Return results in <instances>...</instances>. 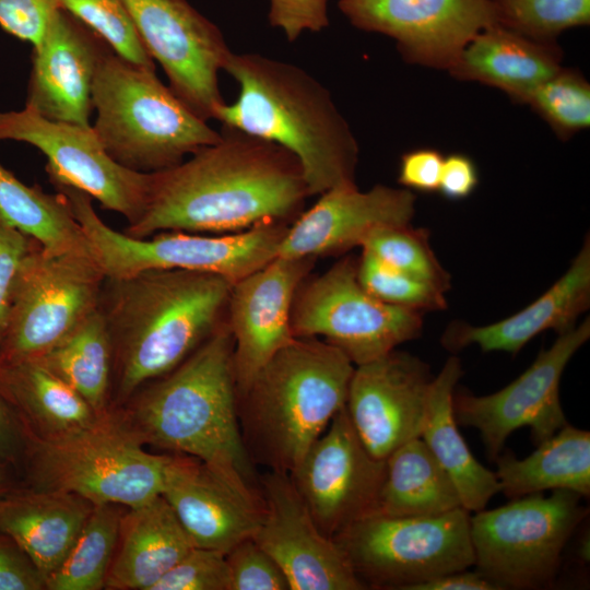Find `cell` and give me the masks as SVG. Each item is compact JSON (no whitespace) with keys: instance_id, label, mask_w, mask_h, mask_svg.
Instances as JSON below:
<instances>
[{"instance_id":"8d00e7d4","label":"cell","mask_w":590,"mask_h":590,"mask_svg":"<svg viewBox=\"0 0 590 590\" xmlns=\"http://www.w3.org/2000/svg\"><path fill=\"white\" fill-rule=\"evenodd\" d=\"M527 104L560 139L590 126V84L575 69L560 67L532 92Z\"/></svg>"},{"instance_id":"1f68e13d","label":"cell","mask_w":590,"mask_h":590,"mask_svg":"<svg viewBox=\"0 0 590 590\" xmlns=\"http://www.w3.org/2000/svg\"><path fill=\"white\" fill-rule=\"evenodd\" d=\"M0 221L32 237L47 252L93 256L64 197L23 184L1 164Z\"/></svg>"},{"instance_id":"3957f363","label":"cell","mask_w":590,"mask_h":590,"mask_svg":"<svg viewBox=\"0 0 590 590\" xmlns=\"http://www.w3.org/2000/svg\"><path fill=\"white\" fill-rule=\"evenodd\" d=\"M233 350L224 320L180 365L142 387L123 417L143 444L194 457L262 498L238 422Z\"/></svg>"},{"instance_id":"7c38bea8","label":"cell","mask_w":590,"mask_h":590,"mask_svg":"<svg viewBox=\"0 0 590 590\" xmlns=\"http://www.w3.org/2000/svg\"><path fill=\"white\" fill-rule=\"evenodd\" d=\"M291 329L294 337H322L357 366L418 338L423 317L371 296L358 281L357 261L346 257L302 282L292 305Z\"/></svg>"},{"instance_id":"cb8c5ba5","label":"cell","mask_w":590,"mask_h":590,"mask_svg":"<svg viewBox=\"0 0 590 590\" xmlns=\"http://www.w3.org/2000/svg\"><path fill=\"white\" fill-rule=\"evenodd\" d=\"M589 306L590 239L587 235L567 271L526 308L486 326L452 322L444 331L440 342L444 349L452 353L477 345L483 352L517 354L546 330L562 334L573 329Z\"/></svg>"},{"instance_id":"603a6c76","label":"cell","mask_w":590,"mask_h":590,"mask_svg":"<svg viewBox=\"0 0 590 590\" xmlns=\"http://www.w3.org/2000/svg\"><path fill=\"white\" fill-rule=\"evenodd\" d=\"M161 495L197 547L227 553L253 536L263 500L248 495L199 459L167 456Z\"/></svg>"},{"instance_id":"6da1fadb","label":"cell","mask_w":590,"mask_h":590,"mask_svg":"<svg viewBox=\"0 0 590 590\" xmlns=\"http://www.w3.org/2000/svg\"><path fill=\"white\" fill-rule=\"evenodd\" d=\"M310 197L303 168L283 146L223 127L221 139L188 161L152 173L148 203L123 232L237 233L286 222Z\"/></svg>"},{"instance_id":"52a82bcc","label":"cell","mask_w":590,"mask_h":590,"mask_svg":"<svg viewBox=\"0 0 590 590\" xmlns=\"http://www.w3.org/2000/svg\"><path fill=\"white\" fill-rule=\"evenodd\" d=\"M142 445L123 416L106 410L78 432L30 438L22 481L28 487L79 495L93 505L135 507L161 495L167 459Z\"/></svg>"},{"instance_id":"60d3db41","label":"cell","mask_w":590,"mask_h":590,"mask_svg":"<svg viewBox=\"0 0 590 590\" xmlns=\"http://www.w3.org/2000/svg\"><path fill=\"white\" fill-rule=\"evenodd\" d=\"M231 590H290L275 560L248 538L226 553Z\"/></svg>"},{"instance_id":"2e32d148","label":"cell","mask_w":590,"mask_h":590,"mask_svg":"<svg viewBox=\"0 0 590 590\" xmlns=\"http://www.w3.org/2000/svg\"><path fill=\"white\" fill-rule=\"evenodd\" d=\"M288 475L320 531L332 539L378 512L386 460L366 449L344 406Z\"/></svg>"},{"instance_id":"30bf717a","label":"cell","mask_w":590,"mask_h":590,"mask_svg":"<svg viewBox=\"0 0 590 590\" xmlns=\"http://www.w3.org/2000/svg\"><path fill=\"white\" fill-rule=\"evenodd\" d=\"M579 494L555 489L511 499L470 516L474 566L505 589H539L555 579L562 553L588 508Z\"/></svg>"},{"instance_id":"ee69618b","label":"cell","mask_w":590,"mask_h":590,"mask_svg":"<svg viewBox=\"0 0 590 590\" xmlns=\"http://www.w3.org/2000/svg\"><path fill=\"white\" fill-rule=\"evenodd\" d=\"M269 23L280 28L288 42L303 32H320L329 25L328 0H269Z\"/></svg>"},{"instance_id":"bcb514c9","label":"cell","mask_w":590,"mask_h":590,"mask_svg":"<svg viewBox=\"0 0 590 590\" xmlns=\"http://www.w3.org/2000/svg\"><path fill=\"white\" fill-rule=\"evenodd\" d=\"M444 156L434 149H416L400 158L398 181L408 190H438Z\"/></svg>"},{"instance_id":"ba28073f","label":"cell","mask_w":590,"mask_h":590,"mask_svg":"<svg viewBox=\"0 0 590 590\" xmlns=\"http://www.w3.org/2000/svg\"><path fill=\"white\" fill-rule=\"evenodd\" d=\"M52 186L69 203L107 279L154 269H182L219 274L234 284L278 256L288 228L286 222H267L231 234L170 231L133 238L108 226L84 191L61 182Z\"/></svg>"},{"instance_id":"f35d334b","label":"cell","mask_w":590,"mask_h":590,"mask_svg":"<svg viewBox=\"0 0 590 590\" xmlns=\"http://www.w3.org/2000/svg\"><path fill=\"white\" fill-rule=\"evenodd\" d=\"M357 278L371 296L385 304L421 314L447 308L445 291L394 270L364 251L357 260Z\"/></svg>"},{"instance_id":"ffe728a7","label":"cell","mask_w":590,"mask_h":590,"mask_svg":"<svg viewBox=\"0 0 590 590\" xmlns=\"http://www.w3.org/2000/svg\"><path fill=\"white\" fill-rule=\"evenodd\" d=\"M315 260L275 257L233 284L225 320L234 341L237 394L295 338L291 329L293 300Z\"/></svg>"},{"instance_id":"e0dca14e","label":"cell","mask_w":590,"mask_h":590,"mask_svg":"<svg viewBox=\"0 0 590 590\" xmlns=\"http://www.w3.org/2000/svg\"><path fill=\"white\" fill-rule=\"evenodd\" d=\"M338 8L356 28L394 39L408 62L445 70L497 25L491 0H339Z\"/></svg>"},{"instance_id":"d6a6232c","label":"cell","mask_w":590,"mask_h":590,"mask_svg":"<svg viewBox=\"0 0 590 590\" xmlns=\"http://www.w3.org/2000/svg\"><path fill=\"white\" fill-rule=\"evenodd\" d=\"M38 359L97 413L107 410L113 344L98 307Z\"/></svg>"},{"instance_id":"277c9868","label":"cell","mask_w":590,"mask_h":590,"mask_svg":"<svg viewBox=\"0 0 590 590\" xmlns=\"http://www.w3.org/2000/svg\"><path fill=\"white\" fill-rule=\"evenodd\" d=\"M223 71L238 84L213 119L274 142L298 160L309 196L355 184L358 143L329 90L303 68L260 54L231 52Z\"/></svg>"},{"instance_id":"8fae6325","label":"cell","mask_w":590,"mask_h":590,"mask_svg":"<svg viewBox=\"0 0 590 590\" xmlns=\"http://www.w3.org/2000/svg\"><path fill=\"white\" fill-rule=\"evenodd\" d=\"M105 273L93 256L50 253L23 261L0 343V365L38 358L99 307Z\"/></svg>"},{"instance_id":"836d02e7","label":"cell","mask_w":590,"mask_h":590,"mask_svg":"<svg viewBox=\"0 0 590 590\" xmlns=\"http://www.w3.org/2000/svg\"><path fill=\"white\" fill-rule=\"evenodd\" d=\"M122 511L119 505H94L74 543L50 574L48 590H99L116 551Z\"/></svg>"},{"instance_id":"4fadbf2b","label":"cell","mask_w":590,"mask_h":590,"mask_svg":"<svg viewBox=\"0 0 590 590\" xmlns=\"http://www.w3.org/2000/svg\"><path fill=\"white\" fill-rule=\"evenodd\" d=\"M28 143L47 158L50 182L75 187L102 208L121 214L128 225L143 214L152 173H139L115 162L92 126L49 120L28 107L0 111V141Z\"/></svg>"},{"instance_id":"f546056e","label":"cell","mask_w":590,"mask_h":590,"mask_svg":"<svg viewBox=\"0 0 590 590\" xmlns=\"http://www.w3.org/2000/svg\"><path fill=\"white\" fill-rule=\"evenodd\" d=\"M500 492L510 499L567 489L590 496V433L569 424L538 445L527 458L510 451L496 458Z\"/></svg>"},{"instance_id":"44dd1931","label":"cell","mask_w":590,"mask_h":590,"mask_svg":"<svg viewBox=\"0 0 590 590\" xmlns=\"http://www.w3.org/2000/svg\"><path fill=\"white\" fill-rule=\"evenodd\" d=\"M110 47L62 8L33 45L25 106L54 121L91 126L92 85Z\"/></svg>"},{"instance_id":"4316f807","label":"cell","mask_w":590,"mask_h":590,"mask_svg":"<svg viewBox=\"0 0 590 590\" xmlns=\"http://www.w3.org/2000/svg\"><path fill=\"white\" fill-rule=\"evenodd\" d=\"M556 42H540L495 25L477 34L461 51L449 73L461 81L496 87L516 103L527 104L532 92L562 66Z\"/></svg>"},{"instance_id":"83f0119b","label":"cell","mask_w":590,"mask_h":590,"mask_svg":"<svg viewBox=\"0 0 590 590\" xmlns=\"http://www.w3.org/2000/svg\"><path fill=\"white\" fill-rule=\"evenodd\" d=\"M462 374L460 359L451 356L433 378L421 438L455 483L462 507L475 512L486 508L500 485L495 472L475 459L458 429L452 398Z\"/></svg>"},{"instance_id":"c3c4849f","label":"cell","mask_w":590,"mask_h":590,"mask_svg":"<svg viewBox=\"0 0 590 590\" xmlns=\"http://www.w3.org/2000/svg\"><path fill=\"white\" fill-rule=\"evenodd\" d=\"M479 184V172L471 157L453 153L444 157L438 190L449 200H462L473 193Z\"/></svg>"},{"instance_id":"74e56055","label":"cell","mask_w":590,"mask_h":590,"mask_svg":"<svg viewBox=\"0 0 590 590\" xmlns=\"http://www.w3.org/2000/svg\"><path fill=\"white\" fill-rule=\"evenodd\" d=\"M59 4L97 34L117 56L155 70V62L122 0H59Z\"/></svg>"},{"instance_id":"d590c367","label":"cell","mask_w":590,"mask_h":590,"mask_svg":"<svg viewBox=\"0 0 590 590\" xmlns=\"http://www.w3.org/2000/svg\"><path fill=\"white\" fill-rule=\"evenodd\" d=\"M497 25L554 43L564 31L590 23V0H491Z\"/></svg>"},{"instance_id":"ac0fdd59","label":"cell","mask_w":590,"mask_h":590,"mask_svg":"<svg viewBox=\"0 0 590 590\" xmlns=\"http://www.w3.org/2000/svg\"><path fill=\"white\" fill-rule=\"evenodd\" d=\"M263 516L255 541L275 560L290 590H364L335 542L316 524L287 473L259 474Z\"/></svg>"},{"instance_id":"7bdbcfd3","label":"cell","mask_w":590,"mask_h":590,"mask_svg":"<svg viewBox=\"0 0 590 590\" xmlns=\"http://www.w3.org/2000/svg\"><path fill=\"white\" fill-rule=\"evenodd\" d=\"M37 245L32 237L0 221V343L17 273L27 255Z\"/></svg>"},{"instance_id":"ab89813d","label":"cell","mask_w":590,"mask_h":590,"mask_svg":"<svg viewBox=\"0 0 590 590\" xmlns=\"http://www.w3.org/2000/svg\"><path fill=\"white\" fill-rule=\"evenodd\" d=\"M152 590H231L226 553L194 546Z\"/></svg>"},{"instance_id":"7a4b0ae2","label":"cell","mask_w":590,"mask_h":590,"mask_svg":"<svg viewBox=\"0 0 590 590\" xmlns=\"http://www.w3.org/2000/svg\"><path fill=\"white\" fill-rule=\"evenodd\" d=\"M233 283L214 273L154 269L105 279L99 308L113 344L117 394L168 374L221 326Z\"/></svg>"},{"instance_id":"f6af8a7d","label":"cell","mask_w":590,"mask_h":590,"mask_svg":"<svg viewBox=\"0 0 590 590\" xmlns=\"http://www.w3.org/2000/svg\"><path fill=\"white\" fill-rule=\"evenodd\" d=\"M45 581L28 556L0 532V590H43Z\"/></svg>"},{"instance_id":"5b68a950","label":"cell","mask_w":590,"mask_h":590,"mask_svg":"<svg viewBox=\"0 0 590 590\" xmlns=\"http://www.w3.org/2000/svg\"><path fill=\"white\" fill-rule=\"evenodd\" d=\"M354 364L315 337H295L237 394L245 448L267 470L291 473L345 406Z\"/></svg>"},{"instance_id":"f907efd6","label":"cell","mask_w":590,"mask_h":590,"mask_svg":"<svg viewBox=\"0 0 590 590\" xmlns=\"http://www.w3.org/2000/svg\"><path fill=\"white\" fill-rule=\"evenodd\" d=\"M19 472L5 464H0V495L24 486Z\"/></svg>"},{"instance_id":"d6986e66","label":"cell","mask_w":590,"mask_h":590,"mask_svg":"<svg viewBox=\"0 0 590 590\" xmlns=\"http://www.w3.org/2000/svg\"><path fill=\"white\" fill-rule=\"evenodd\" d=\"M434 376L417 356L393 350L357 365L345 409L366 449L377 459L421 437Z\"/></svg>"},{"instance_id":"484cf974","label":"cell","mask_w":590,"mask_h":590,"mask_svg":"<svg viewBox=\"0 0 590 590\" xmlns=\"http://www.w3.org/2000/svg\"><path fill=\"white\" fill-rule=\"evenodd\" d=\"M192 547L188 533L162 495L122 514L105 588L152 590Z\"/></svg>"},{"instance_id":"7dc6e473","label":"cell","mask_w":590,"mask_h":590,"mask_svg":"<svg viewBox=\"0 0 590 590\" xmlns=\"http://www.w3.org/2000/svg\"><path fill=\"white\" fill-rule=\"evenodd\" d=\"M30 435L17 413L0 396V464L21 473Z\"/></svg>"},{"instance_id":"5bb4252c","label":"cell","mask_w":590,"mask_h":590,"mask_svg":"<svg viewBox=\"0 0 590 590\" xmlns=\"http://www.w3.org/2000/svg\"><path fill=\"white\" fill-rule=\"evenodd\" d=\"M589 338L587 318L558 334L518 378L499 391L487 396L453 393L452 409L458 425L480 433L489 460H496L509 435L521 427L530 428L538 446L568 424L560 404V379L568 362Z\"/></svg>"},{"instance_id":"b9f144b4","label":"cell","mask_w":590,"mask_h":590,"mask_svg":"<svg viewBox=\"0 0 590 590\" xmlns=\"http://www.w3.org/2000/svg\"><path fill=\"white\" fill-rule=\"evenodd\" d=\"M59 8V0H0V27L33 46Z\"/></svg>"},{"instance_id":"8992f818","label":"cell","mask_w":590,"mask_h":590,"mask_svg":"<svg viewBox=\"0 0 590 590\" xmlns=\"http://www.w3.org/2000/svg\"><path fill=\"white\" fill-rule=\"evenodd\" d=\"M92 126L107 154L139 173H157L216 143L221 133L191 111L157 78L110 50L92 85Z\"/></svg>"},{"instance_id":"e575fe53","label":"cell","mask_w":590,"mask_h":590,"mask_svg":"<svg viewBox=\"0 0 590 590\" xmlns=\"http://www.w3.org/2000/svg\"><path fill=\"white\" fill-rule=\"evenodd\" d=\"M362 251L384 264L447 292L450 275L436 258L428 232L411 224L374 229L362 243Z\"/></svg>"},{"instance_id":"d4e9b609","label":"cell","mask_w":590,"mask_h":590,"mask_svg":"<svg viewBox=\"0 0 590 590\" xmlns=\"http://www.w3.org/2000/svg\"><path fill=\"white\" fill-rule=\"evenodd\" d=\"M93 506L72 493L24 485L0 495V532L13 539L46 581L67 556Z\"/></svg>"},{"instance_id":"4dcf8cb0","label":"cell","mask_w":590,"mask_h":590,"mask_svg":"<svg viewBox=\"0 0 590 590\" xmlns=\"http://www.w3.org/2000/svg\"><path fill=\"white\" fill-rule=\"evenodd\" d=\"M462 507L459 492L421 437L386 459L378 512L392 517H432Z\"/></svg>"},{"instance_id":"9a60e30c","label":"cell","mask_w":590,"mask_h":590,"mask_svg":"<svg viewBox=\"0 0 590 590\" xmlns=\"http://www.w3.org/2000/svg\"><path fill=\"white\" fill-rule=\"evenodd\" d=\"M168 86L198 117L224 103L219 74L231 55L221 30L187 0H122Z\"/></svg>"},{"instance_id":"681fc988","label":"cell","mask_w":590,"mask_h":590,"mask_svg":"<svg viewBox=\"0 0 590 590\" xmlns=\"http://www.w3.org/2000/svg\"><path fill=\"white\" fill-rule=\"evenodd\" d=\"M412 590H502L476 571L459 570L415 586Z\"/></svg>"},{"instance_id":"7402d4cb","label":"cell","mask_w":590,"mask_h":590,"mask_svg":"<svg viewBox=\"0 0 590 590\" xmlns=\"http://www.w3.org/2000/svg\"><path fill=\"white\" fill-rule=\"evenodd\" d=\"M414 213L415 196L405 188L376 185L361 191L356 184L338 186L288 226L276 257L340 255L361 247L376 228L411 224Z\"/></svg>"},{"instance_id":"9c48e42d","label":"cell","mask_w":590,"mask_h":590,"mask_svg":"<svg viewBox=\"0 0 590 590\" xmlns=\"http://www.w3.org/2000/svg\"><path fill=\"white\" fill-rule=\"evenodd\" d=\"M470 516L463 507L432 517L376 512L332 540L366 589L412 590L474 566Z\"/></svg>"},{"instance_id":"f1b7e54d","label":"cell","mask_w":590,"mask_h":590,"mask_svg":"<svg viewBox=\"0 0 590 590\" xmlns=\"http://www.w3.org/2000/svg\"><path fill=\"white\" fill-rule=\"evenodd\" d=\"M0 396L17 413L30 438L64 436L99 415L36 358L0 365Z\"/></svg>"}]
</instances>
